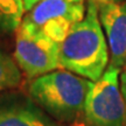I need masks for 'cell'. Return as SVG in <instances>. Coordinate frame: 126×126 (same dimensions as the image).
<instances>
[{
  "instance_id": "cell-9",
  "label": "cell",
  "mask_w": 126,
  "mask_h": 126,
  "mask_svg": "<svg viewBox=\"0 0 126 126\" xmlns=\"http://www.w3.org/2000/svg\"><path fill=\"white\" fill-rule=\"evenodd\" d=\"M21 71L15 59L0 48V92L18 88L22 79Z\"/></svg>"
},
{
  "instance_id": "cell-5",
  "label": "cell",
  "mask_w": 126,
  "mask_h": 126,
  "mask_svg": "<svg viewBox=\"0 0 126 126\" xmlns=\"http://www.w3.org/2000/svg\"><path fill=\"white\" fill-rule=\"evenodd\" d=\"M14 59L29 79L55 71L60 67V43L41 34L18 29Z\"/></svg>"
},
{
  "instance_id": "cell-11",
  "label": "cell",
  "mask_w": 126,
  "mask_h": 126,
  "mask_svg": "<svg viewBox=\"0 0 126 126\" xmlns=\"http://www.w3.org/2000/svg\"><path fill=\"white\" fill-rule=\"evenodd\" d=\"M120 89H122V94L126 102V76H124L122 74H120Z\"/></svg>"
},
{
  "instance_id": "cell-7",
  "label": "cell",
  "mask_w": 126,
  "mask_h": 126,
  "mask_svg": "<svg viewBox=\"0 0 126 126\" xmlns=\"http://www.w3.org/2000/svg\"><path fill=\"white\" fill-rule=\"evenodd\" d=\"M98 12L110 49V64L123 69L126 62V0L98 4Z\"/></svg>"
},
{
  "instance_id": "cell-4",
  "label": "cell",
  "mask_w": 126,
  "mask_h": 126,
  "mask_svg": "<svg viewBox=\"0 0 126 126\" xmlns=\"http://www.w3.org/2000/svg\"><path fill=\"white\" fill-rule=\"evenodd\" d=\"M86 6L70 0H40L23 15L19 29L62 43L71 27L84 18Z\"/></svg>"
},
{
  "instance_id": "cell-12",
  "label": "cell",
  "mask_w": 126,
  "mask_h": 126,
  "mask_svg": "<svg viewBox=\"0 0 126 126\" xmlns=\"http://www.w3.org/2000/svg\"><path fill=\"white\" fill-rule=\"evenodd\" d=\"M97 4H108V2H119L123 0H96Z\"/></svg>"
},
{
  "instance_id": "cell-13",
  "label": "cell",
  "mask_w": 126,
  "mask_h": 126,
  "mask_svg": "<svg viewBox=\"0 0 126 126\" xmlns=\"http://www.w3.org/2000/svg\"><path fill=\"white\" fill-rule=\"evenodd\" d=\"M122 75H124V76H126V62H125V64H124V67H123Z\"/></svg>"
},
{
  "instance_id": "cell-1",
  "label": "cell",
  "mask_w": 126,
  "mask_h": 126,
  "mask_svg": "<svg viewBox=\"0 0 126 126\" xmlns=\"http://www.w3.org/2000/svg\"><path fill=\"white\" fill-rule=\"evenodd\" d=\"M108 63L109 45L99 20L98 4L88 0L84 18L72 26L60 46V67L97 82Z\"/></svg>"
},
{
  "instance_id": "cell-6",
  "label": "cell",
  "mask_w": 126,
  "mask_h": 126,
  "mask_svg": "<svg viewBox=\"0 0 126 126\" xmlns=\"http://www.w3.org/2000/svg\"><path fill=\"white\" fill-rule=\"evenodd\" d=\"M0 126H65L22 94L0 97Z\"/></svg>"
},
{
  "instance_id": "cell-10",
  "label": "cell",
  "mask_w": 126,
  "mask_h": 126,
  "mask_svg": "<svg viewBox=\"0 0 126 126\" xmlns=\"http://www.w3.org/2000/svg\"><path fill=\"white\" fill-rule=\"evenodd\" d=\"M40 0H23V2H25V9H26V12L29 11V9L36 4V2H39ZM70 1H74V2H83V0H70Z\"/></svg>"
},
{
  "instance_id": "cell-8",
  "label": "cell",
  "mask_w": 126,
  "mask_h": 126,
  "mask_svg": "<svg viewBox=\"0 0 126 126\" xmlns=\"http://www.w3.org/2000/svg\"><path fill=\"white\" fill-rule=\"evenodd\" d=\"M25 11L23 0H0V34L18 31Z\"/></svg>"
},
{
  "instance_id": "cell-3",
  "label": "cell",
  "mask_w": 126,
  "mask_h": 126,
  "mask_svg": "<svg viewBox=\"0 0 126 126\" xmlns=\"http://www.w3.org/2000/svg\"><path fill=\"white\" fill-rule=\"evenodd\" d=\"M120 69L110 64L103 76L94 82L84 106L86 126H124L126 102L122 94Z\"/></svg>"
},
{
  "instance_id": "cell-2",
  "label": "cell",
  "mask_w": 126,
  "mask_h": 126,
  "mask_svg": "<svg viewBox=\"0 0 126 126\" xmlns=\"http://www.w3.org/2000/svg\"><path fill=\"white\" fill-rule=\"evenodd\" d=\"M94 82L68 70H55L36 77L28 85V94L55 120L71 123L84 112L85 100Z\"/></svg>"
}]
</instances>
